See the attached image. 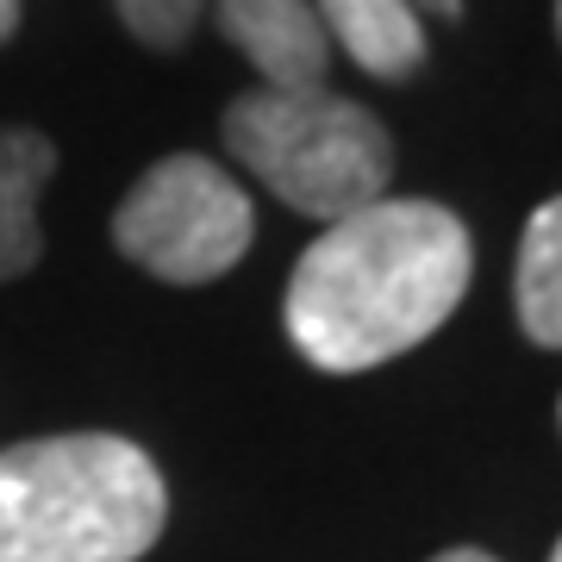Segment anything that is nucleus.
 I'll use <instances>...</instances> for the list:
<instances>
[{
    "label": "nucleus",
    "mask_w": 562,
    "mask_h": 562,
    "mask_svg": "<svg viewBox=\"0 0 562 562\" xmlns=\"http://www.w3.org/2000/svg\"><path fill=\"white\" fill-rule=\"evenodd\" d=\"M513 301H519L525 338L543 350H562V194L531 213L519 238V269H513Z\"/></svg>",
    "instance_id": "8"
},
{
    "label": "nucleus",
    "mask_w": 562,
    "mask_h": 562,
    "mask_svg": "<svg viewBox=\"0 0 562 562\" xmlns=\"http://www.w3.org/2000/svg\"><path fill=\"white\" fill-rule=\"evenodd\" d=\"M120 7L125 32L138 44H150V50H176V44H188V32H194V20H201L206 0H113Z\"/></svg>",
    "instance_id": "9"
},
{
    "label": "nucleus",
    "mask_w": 562,
    "mask_h": 562,
    "mask_svg": "<svg viewBox=\"0 0 562 562\" xmlns=\"http://www.w3.org/2000/svg\"><path fill=\"white\" fill-rule=\"evenodd\" d=\"M220 32L276 94H313L331 76V38L313 0H220Z\"/></svg>",
    "instance_id": "5"
},
{
    "label": "nucleus",
    "mask_w": 562,
    "mask_h": 562,
    "mask_svg": "<svg viewBox=\"0 0 562 562\" xmlns=\"http://www.w3.org/2000/svg\"><path fill=\"white\" fill-rule=\"evenodd\" d=\"M20 32V0H0V44Z\"/></svg>",
    "instance_id": "10"
},
{
    "label": "nucleus",
    "mask_w": 562,
    "mask_h": 562,
    "mask_svg": "<svg viewBox=\"0 0 562 562\" xmlns=\"http://www.w3.org/2000/svg\"><path fill=\"white\" fill-rule=\"evenodd\" d=\"M225 150L250 169V176L294 206L306 220L338 225L362 206L387 201L394 181V138L369 106L344 101L331 88L313 94H238L225 106Z\"/></svg>",
    "instance_id": "3"
},
{
    "label": "nucleus",
    "mask_w": 562,
    "mask_h": 562,
    "mask_svg": "<svg viewBox=\"0 0 562 562\" xmlns=\"http://www.w3.org/2000/svg\"><path fill=\"white\" fill-rule=\"evenodd\" d=\"M57 176V144L44 132H0V281H20L44 257L38 194Z\"/></svg>",
    "instance_id": "7"
},
{
    "label": "nucleus",
    "mask_w": 562,
    "mask_h": 562,
    "mask_svg": "<svg viewBox=\"0 0 562 562\" xmlns=\"http://www.w3.org/2000/svg\"><path fill=\"white\" fill-rule=\"evenodd\" d=\"M431 562H494L487 550H443V557H431Z\"/></svg>",
    "instance_id": "11"
},
{
    "label": "nucleus",
    "mask_w": 562,
    "mask_h": 562,
    "mask_svg": "<svg viewBox=\"0 0 562 562\" xmlns=\"http://www.w3.org/2000/svg\"><path fill=\"white\" fill-rule=\"evenodd\" d=\"M557 38H562V0H557Z\"/></svg>",
    "instance_id": "12"
},
{
    "label": "nucleus",
    "mask_w": 562,
    "mask_h": 562,
    "mask_svg": "<svg viewBox=\"0 0 562 562\" xmlns=\"http://www.w3.org/2000/svg\"><path fill=\"white\" fill-rule=\"evenodd\" d=\"M550 562H562V543H557V550H550Z\"/></svg>",
    "instance_id": "13"
},
{
    "label": "nucleus",
    "mask_w": 562,
    "mask_h": 562,
    "mask_svg": "<svg viewBox=\"0 0 562 562\" xmlns=\"http://www.w3.org/2000/svg\"><path fill=\"white\" fill-rule=\"evenodd\" d=\"M331 50H350L375 81H413L425 69V25L413 0H313Z\"/></svg>",
    "instance_id": "6"
},
{
    "label": "nucleus",
    "mask_w": 562,
    "mask_h": 562,
    "mask_svg": "<svg viewBox=\"0 0 562 562\" xmlns=\"http://www.w3.org/2000/svg\"><path fill=\"white\" fill-rule=\"evenodd\" d=\"M169 487L113 431L0 450V562H138L162 538Z\"/></svg>",
    "instance_id": "2"
},
{
    "label": "nucleus",
    "mask_w": 562,
    "mask_h": 562,
    "mask_svg": "<svg viewBox=\"0 0 562 562\" xmlns=\"http://www.w3.org/2000/svg\"><path fill=\"white\" fill-rule=\"evenodd\" d=\"M475 244L438 201H375L325 225L288 276V338L325 375L419 350L469 294Z\"/></svg>",
    "instance_id": "1"
},
{
    "label": "nucleus",
    "mask_w": 562,
    "mask_h": 562,
    "mask_svg": "<svg viewBox=\"0 0 562 562\" xmlns=\"http://www.w3.org/2000/svg\"><path fill=\"white\" fill-rule=\"evenodd\" d=\"M250 238H257L250 194L213 157H194V150L150 162L113 213L120 257L176 288L220 281L232 262H244Z\"/></svg>",
    "instance_id": "4"
}]
</instances>
